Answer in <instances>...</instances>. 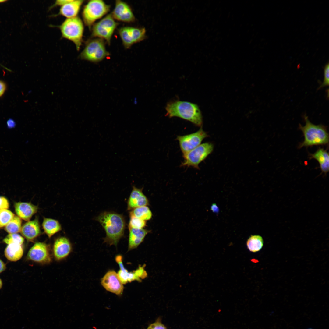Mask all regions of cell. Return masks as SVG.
<instances>
[{"instance_id": "36", "label": "cell", "mask_w": 329, "mask_h": 329, "mask_svg": "<svg viewBox=\"0 0 329 329\" xmlns=\"http://www.w3.org/2000/svg\"><path fill=\"white\" fill-rule=\"evenodd\" d=\"M211 210L213 212L218 214L219 211V208L217 205L215 203H213L212 204L211 206Z\"/></svg>"}, {"instance_id": "16", "label": "cell", "mask_w": 329, "mask_h": 329, "mask_svg": "<svg viewBox=\"0 0 329 329\" xmlns=\"http://www.w3.org/2000/svg\"><path fill=\"white\" fill-rule=\"evenodd\" d=\"M148 200L143 194L142 189L133 186V189L127 202V210H131L139 207L147 206Z\"/></svg>"}, {"instance_id": "1", "label": "cell", "mask_w": 329, "mask_h": 329, "mask_svg": "<svg viewBox=\"0 0 329 329\" xmlns=\"http://www.w3.org/2000/svg\"><path fill=\"white\" fill-rule=\"evenodd\" d=\"M96 219L105 230L106 236L104 242L116 246L124 235L125 227L122 215L113 212H104L100 214Z\"/></svg>"}, {"instance_id": "6", "label": "cell", "mask_w": 329, "mask_h": 329, "mask_svg": "<svg viewBox=\"0 0 329 329\" xmlns=\"http://www.w3.org/2000/svg\"><path fill=\"white\" fill-rule=\"evenodd\" d=\"M110 6L101 0L89 1L84 6L82 16L85 24L90 27L98 19L107 14L109 11Z\"/></svg>"}, {"instance_id": "14", "label": "cell", "mask_w": 329, "mask_h": 329, "mask_svg": "<svg viewBox=\"0 0 329 329\" xmlns=\"http://www.w3.org/2000/svg\"><path fill=\"white\" fill-rule=\"evenodd\" d=\"M111 15L114 19L123 22H132L135 20L130 7L126 3L121 0L116 1Z\"/></svg>"}, {"instance_id": "32", "label": "cell", "mask_w": 329, "mask_h": 329, "mask_svg": "<svg viewBox=\"0 0 329 329\" xmlns=\"http://www.w3.org/2000/svg\"><path fill=\"white\" fill-rule=\"evenodd\" d=\"M9 206L8 200L4 197L0 196V210L7 209Z\"/></svg>"}, {"instance_id": "19", "label": "cell", "mask_w": 329, "mask_h": 329, "mask_svg": "<svg viewBox=\"0 0 329 329\" xmlns=\"http://www.w3.org/2000/svg\"><path fill=\"white\" fill-rule=\"evenodd\" d=\"M129 234L128 251L136 248L143 241L146 235L149 232L142 229H129Z\"/></svg>"}, {"instance_id": "17", "label": "cell", "mask_w": 329, "mask_h": 329, "mask_svg": "<svg viewBox=\"0 0 329 329\" xmlns=\"http://www.w3.org/2000/svg\"><path fill=\"white\" fill-rule=\"evenodd\" d=\"M20 232L22 235L28 240H34L41 233L38 219L36 218L25 223L22 227Z\"/></svg>"}, {"instance_id": "13", "label": "cell", "mask_w": 329, "mask_h": 329, "mask_svg": "<svg viewBox=\"0 0 329 329\" xmlns=\"http://www.w3.org/2000/svg\"><path fill=\"white\" fill-rule=\"evenodd\" d=\"M101 282L107 291L119 296L122 295L124 290L123 284L115 271H108L102 278Z\"/></svg>"}, {"instance_id": "22", "label": "cell", "mask_w": 329, "mask_h": 329, "mask_svg": "<svg viewBox=\"0 0 329 329\" xmlns=\"http://www.w3.org/2000/svg\"><path fill=\"white\" fill-rule=\"evenodd\" d=\"M23 250L21 245L15 243L8 244L5 250V255L9 260L16 261L22 256Z\"/></svg>"}, {"instance_id": "21", "label": "cell", "mask_w": 329, "mask_h": 329, "mask_svg": "<svg viewBox=\"0 0 329 329\" xmlns=\"http://www.w3.org/2000/svg\"><path fill=\"white\" fill-rule=\"evenodd\" d=\"M83 0H72L61 6L59 14L67 18L77 16Z\"/></svg>"}, {"instance_id": "31", "label": "cell", "mask_w": 329, "mask_h": 329, "mask_svg": "<svg viewBox=\"0 0 329 329\" xmlns=\"http://www.w3.org/2000/svg\"><path fill=\"white\" fill-rule=\"evenodd\" d=\"M147 329H167L165 326L159 321L150 324Z\"/></svg>"}, {"instance_id": "27", "label": "cell", "mask_w": 329, "mask_h": 329, "mask_svg": "<svg viewBox=\"0 0 329 329\" xmlns=\"http://www.w3.org/2000/svg\"><path fill=\"white\" fill-rule=\"evenodd\" d=\"M14 216V214L7 209L0 210V227L5 226Z\"/></svg>"}, {"instance_id": "15", "label": "cell", "mask_w": 329, "mask_h": 329, "mask_svg": "<svg viewBox=\"0 0 329 329\" xmlns=\"http://www.w3.org/2000/svg\"><path fill=\"white\" fill-rule=\"evenodd\" d=\"M72 246L69 241L65 237H60L54 242L53 252L55 258L57 260H62L70 253Z\"/></svg>"}, {"instance_id": "25", "label": "cell", "mask_w": 329, "mask_h": 329, "mask_svg": "<svg viewBox=\"0 0 329 329\" xmlns=\"http://www.w3.org/2000/svg\"><path fill=\"white\" fill-rule=\"evenodd\" d=\"M130 215L146 221L151 218L152 213L148 207L143 206L132 209L129 213V216Z\"/></svg>"}, {"instance_id": "10", "label": "cell", "mask_w": 329, "mask_h": 329, "mask_svg": "<svg viewBox=\"0 0 329 329\" xmlns=\"http://www.w3.org/2000/svg\"><path fill=\"white\" fill-rule=\"evenodd\" d=\"M208 136L207 133L201 127L195 132L178 136L176 140L178 141L181 150L184 154L199 146L203 140Z\"/></svg>"}, {"instance_id": "5", "label": "cell", "mask_w": 329, "mask_h": 329, "mask_svg": "<svg viewBox=\"0 0 329 329\" xmlns=\"http://www.w3.org/2000/svg\"><path fill=\"white\" fill-rule=\"evenodd\" d=\"M214 145L211 143L206 142L199 146L183 154L184 161L181 166L192 167L199 169V164L204 161L213 151Z\"/></svg>"}, {"instance_id": "34", "label": "cell", "mask_w": 329, "mask_h": 329, "mask_svg": "<svg viewBox=\"0 0 329 329\" xmlns=\"http://www.w3.org/2000/svg\"><path fill=\"white\" fill-rule=\"evenodd\" d=\"M6 89L5 83L3 81L0 80V97L4 93Z\"/></svg>"}, {"instance_id": "8", "label": "cell", "mask_w": 329, "mask_h": 329, "mask_svg": "<svg viewBox=\"0 0 329 329\" xmlns=\"http://www.w3.org/2000/svg\"><path fill=\"white\" fill-rule=\"evenodd\" d=\"M118 25L111 14H109L94 25L92 36L104 39L110 44L113 34Z\"/></svg>"}, {"instance_id": "12", "label": "cell", "mask_w": 329, "mask_h": 329, "mask_svg": "<svg viewBox=\"0 0 329 329\" xmlns=\"http://www.w3.org/2000/svg\"><path fill=\"white\" fill-rule=\"evenodd\" d=\"M30 260L40 263L51 262V256L49 246L42 242H37L31 248L27 254Z\"/></svg>"}, {"instance_id": "7", "label": "cell", "mask_w": 329, "mask_h": 329, "mask_svg": "<svg viewBox=\"0 0 329 329\" xmlns=\"http://www.w3.org/2000/svg\"><path fill=\"white\" fill-rule=\"evenodd\" d=\"M104 41L96 38L88 41L80 55V58L93 62H98L109 55Z\"/></svg>"}, {"instance_id": "3", "label": "cell", "mask_w": 329, "mask_h": 329, "mask_svg": "<svg viewBox=\"0 0 329 329\" xmlns=\"http://www.w3.org/2000/svg\"><path fill=\"white\" fill-rule=\"evenodd\" d=\"M305 125H299V128L303 133L304 140L300 143L298 148L328 144L329 134L326 126L322 124L316 125L311 122L308 117L304 116Z\"/></svg>"}, {"instance_id": "30", "label": "cell", "mask_w": 329, "mask_h": 329, "mask_svg": "<svg viewBox=\"0 0 329 329\" xmlns=\"http://www.w3.org/2000/svg\"><path fill=\"white\" fill-rule=\"evenodd\" d=\"M324 77L323 81L319 87L318 90L324 87L328 86L329 83V65L328 63L325 65L324 72Z\"/></svg>"}, {"instance_id": "29", "label": "cell", "mask_w": 329, "mask_h": 329, "mask_svg": "<svg viewBox=\"0 0 329 329\" xmlns=\"http://www.w3.org/2000/svg\"><path fill=\"white\" fill-rule=\"evenodd\" d=\"M24 241L23 237L17 233L9 234L3 240V241L8 244L15 243L22 245Z\"/></svg>"}, {"instance_id": "26", "label": "cell", "mask_w": 329, "mask_h": 329, "mask_svg": "<svg viewBox=\"0 0 329 329\" xmlns=\"http://www.w3.org/2000/svg\"><path fill=\"white\" fill-rule=\"evenodd\" d=\"M21 218L15 216L5 226V229L9 234L17 233L21 231Z\"/></svg>"}, {"instance_id": "11", "label": "cell", "mask_w": 329, "mask_h": 329, "mask_svg": "<svg viewBox=\"0 0 329 329\" xmlns=\"http://www.w3.org/2000/svg\"><path fill=\"white\" fill-rule=\"evenodd\" d=\"M118 32L123 44L126 48L146 37V30L144 27H125L120 28Z\"/></svg>"}, {"instance_id": "35", "label": "cell", "mask_w": 329, "mask_h": 329, "mask_svg": "<svg viewBox=\"0 0 329 329\" xmlns=\"http://www.w3.org/2000/svg\"><path fill=\"white\" fill-rule=\"evenodd\" d=\"M16 125V123L15 121L12 119H9L7 122V128L9 129H11L14 128Z\"/></svg>"}, {"instance_id": "9", "label": "cell", "mask_w": 329, "mask_h": 329, "mask_svg": "<svg viewBox=\"0 0 329 329\" xmlns=\"http://www.w3.org/2000/svg\"><path fill=\"white\" fill-rule=\"evenodd\" d=\"M115 260L120 268L117 273L123 284H126L134 281L141 282L143 279L147 277V274L145 270V266L144 265L140 266L135 270L129 272L124 267L123 257L122 255H117L115 257Z\"/></svg>"}, {"instance_id": "33", "label": "cell", "mask_w": 329, "mask_h": 329, "mask_svg": "<svg viewBox=\"0 0 329 329\" xmlns=\"http://www.w3.org/2000/svg\"><path fill=\"white\" fill-rule=\"evenodd\" d=\"M71 0H58L55 1L54 4L51 6V8L56 6H62L67 3L70 2Z\"/></svg>"}, {"instance_id": "40", "label": "cell", "mask_w": 329, "mask_h": 329, "mask_svg": "<svg viewBox=\"0 0 329 329\" xmlns=\"http://www.w3.org/2000/svg\"></svg>"}, {"instance_id": "4", "label": "cell", "mask_w": 329, "mask_h": 329, "mask_svg": "<svg viewBox=\"0 0 329 329\" xmlns=\"http://www.w3.org/2000/svg\"><path fill=\"white\" fill-rule=\"evenodd\" d=\"M59 28L62 37L73 42L79 50L82 44L84 30L81 19L78 16L67 18Z\"/></svg>"}, {"instance_id": "24", "label": "cell", "mask_w": 329, "mask_h": 329, "mask_svg": "<svg viewBox=\"0 0 329 329\" xmlns=\"http://www.w3.org/2000/svg\"><path fill=\"white\" fill-rule=\"evenodd\" d=\"M262 237L258 235H251L247 239L246 245L248 250L252 252L260 251L263 246Z\"/></svg>"}, {"instance_id": "2", "label": "cell", "mask_w": 329, "mask_h": 329, "mask_svg": "<svg viewBox=\"0 0 329 329\" xmlns=\"http://www.w3.org/2000/svg\"><path fill=\"white\" fill-rule=\"evenodd\" d=\"M166 116L177 117L189 121L195 126L201 127L203 117L198 105L190 102L176 100L170 101L166 106Z\"/></svg>"}, {"instance_id": "28", "label": "cell", "mask_w": 329, "mask_h": 329, "mask_svg": "<svg viewBox=\"0 0 329 329\" xmlns=\"http://www.w3.org/2000/svg\"><path fill=\"white\" fill-rule=\"evenodd\" d=\"M129 216L130 219L128 225L129 229L131 228L142 229L146 226L145 221L133 216L130 215Z\"/></svg>"}, {"instance_id": "37", "label": "cell", "mask_w": 329, "mask_h": 329, "mask_svg": "<svg viewBox=\"0 0 329 329\" xmlns=\"http://www.w3.org/2000/svg\"><path fill=\"white\" fill-rule=\"evenodd\" d=\"M5 268V264L0 259V273L4 271Z\"/></svg>"}, {"instance_id": "20", "label": "cell", "mask_w": 329, "mask_h": 329, "mask_svg": "<svg viewBox=\"0 0 329 329\" xmlns=\"http://www.w3.org/2000/svg\"><path fill=\"white\" fill-rule=\"evenodd\" d=\"M310 159H314L318 162L322 173L326 174L329 171V153L327 149L319 148L314 153L309 154Z\"/></svg>"}, {"instance_id": "38", "label": "cell", "mask_w": 329, "mask_h": 329, "mask_svg": "<svg viewBox=\"0 0 329 329\" xmlns=\"http://www.w3.org/2000/svg\"><path fill=\"white\" fill-rule=\"evenodd\" d=\"M2 283L1 279L0 278V289L2 288Z\"/></svg>"}, {"instance_id": "18", "label": "cell", "mask_w": 329, "mask_h": 329, "mask_svg": "<svg viewBox=\"0 0 329 329\" xmlns=\"http://www.w3.org/2000/svg\"><path fill=\"white\" fill-rule=\"evenodd\" d=\"M15 208L19 217L26 221L29 220L38 210L37 206L30 203L23 202L15 203Z\"/></svg>"}, {"instance_id": "23", "label": "cell", "mask_w": 329, "mask_h": 329, "mask_svg": "<svg viewBox=\"0 0 329 329\" xmlns=\"http://www.w3.org/2000/svg\"><path fill=\"white\" fill-rule=\"evenodd\" d=\"M42 225L44 232L49 238L61 230V225L58 221L51 218H44Z\"/></svg>"}, {"instance_id": "39", "label": "cell", "mask_w": 329, "mask_h": 329, "mask_svg": "<svg viewBox=\"0 0 329 329\" xmlns=\"http://www.w3.org/2000/svg\"><path fill=\"white\" fill-rule=\"evenodd\" d=\"M6 1L7 0H0V3L4 2Z\"/></svg>"}]
</instances>
